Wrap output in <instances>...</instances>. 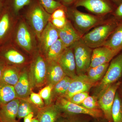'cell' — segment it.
Listing matches in <instances>:
<instances>
[{
    "instance_id": "obj_1",
    "label": "cell",
    "mask_w": 122,
    "mask_h": 122,
    "mask_svg": "<svg viewBox=\"0 0 122 122\" xmlns=\"http://www.w3.org/2000/svg\"><path fill=\"white\" fill-rule=\"evenodd\" d=\"M119 23V22L113 16L85 34L81 39L92 49L102 46L113 32Z\"/></svg>"
},
{
    "instance_id": "obj_2",
    "label": "cell",
    "mask_w": 122,
    "mask_h": 122,
    "mask_svg": "<svg viewBox=\"0 0 122 122\" xmlns=\"http://www.w3.org/2000/svg\"><path fill=\"white\" fill-rule=\"evenodd\" d=\"M122 77V51L110 62L102 79L95 87L93 95L98 99L112 84L120 81Z\"/></svg>"
},
{
    "instance_id": "obj_3",
    "label": "cell",
    "mask_w": 122,
    "mask_h": 122,
    "mask_svg": "<svg viewBox=\"0 0 122 122\" xmlns=\"http://www.w3.org/2000/svg\"><path fill=\"white\" fill-rule=\"evenodd\" d=\"M71 47L74 54L77 75L86 74L90 66L93 49L81 39Z\"/></svg>"
},
{
    "instance_id": "obj_4",
    "label": "cell",
    "mask_w": 122,
    "mask_h": 122,
    "mask_svg": "<svg viewBox=\"0 0 122 122\" xmlns=\"http://www.w3.org/2000/svg\"><path fill=\"white\" fill-rule=\"evenodd\" d=\"M71 15L74 28L81 37L105 20L100 16L84 13L75 8L71 10Z\"/></svg>"
},
{
    "instance_id": "obj_5",
    "label": "cell",
    "mask_w": 122,
    "mask_h": 122,
    "mask_svg": "<svg viewBox=\"0 0 122 122\" xmlns=\"http://www.w3.org/2000/svg\"><path fill=\"white\" fill-rule=\"evenodd\" d=\"M55 104L59 107L62 114L65 115L83 114L89 116L95 119L104 118L102 112L100 109H87L81 105L71 102L62 97H57Z\"/></svg>"
},
{
    "instance_id": "obj_6",
    "label": "cell",
    "mask_w": 122,
    "mask_h": 122,
    "mask_svg": "<svg viewBox=\"0 0 122 122\" xmlns=\"http://www.w3.org/2000/svg\"><path fill=\"white\" fill-rule=\"evenodd\" d=\"M75 5L84 7L99 16L112 14L117 7L111 0H75Z\"/></svg>"
},
{
    "instance_id": "obj_7",
    "label": "cell",
    "mask_w": 122,
    "mask_h": 122,
    "mask_svg": "<svg viewBox=\"0 0 122 122\" xmlns=\"http://www.w3.org/2000/svg\"><path fill=\"white\" fill-rule=\"evenodd\" d=\"M121 83L118 81L109 86L98 99L100 109L102 111L104 118L108 122H113L112 116V109L116 93Z\"/></svg>"
},
{
    "instance_id": "obj_8",
    "label": "cell",
    "mask_w": 122,
    "mask_h": 122,
    "mask_svg": "<svg viewBox=\"0 0 122 122\" xmlns=\"http://www.w3.org/2000/svg\"><path fill=\"white\" fill-rule=\"evenodd\" d=\"M51 15L46 11L41 5H35L30 13V22L39 39L43 30L51 18Z\"/></svg>"
},
{
    "instance_id": "obj_9",
    "label": "cell",
    "mask_w": 122,
    "mask_h": 122,
    "mask_svg": "<svg viewBox=\"0 0 122 122\" xmlns=\"http://www.w3.org/2000/svg\"><path fill=\"white\" fill-rule=\"evenodd\" d=\"M46 62L41 56L38 55L31 64L29 74L31 87L43 85L46 78Z\"/></svg>"
},
{
    "instance_id": "obj_10",
    "label": "cell",
    "mask_w": 122,
    "mask_h": 122,
    "mask_svg": "<svg viewBox=\"0 0 122 122\" xmlns=\"http://www.w3.org/2000/svg\"><path fill=\"white\" fill-rule=\"evenodd\" d=\"M96 85L88 78L86 74L77 75L73 79L68 91L63 98L69 100L75 94L89 92L90 90Z\"/></svg>"
},
{
    "instance_id": "obj_11",
    "label": "cell",
    "mask_w": 122,
    "mask_h": 122,
    "mask_svg": "<svg viewBox=\"0 0 122 122\" xmlns=\"http://www.w3.org/2000/svg\"><path fill=\"white\" fill-rule=\"evenodd\" d=\"M119 53L105 46L93 49L90 67L94 68L105 63H109Z\"/></svg>"
},
{
    "instance_id": "obj_12",
    "label": "cell",
    "mask_w": 122,
    "mask_h": 122,
    "mask_svg": "<svg viewBox=\"0 0 122 122\" xmlns=\"http://www.w3.org/2000/svg\"><path fill=\"white\" fill-rule=\"evenodd\" d=\"M58 62L66 76L73 79L77 76L74 54L72 47L66 49Z\"/></svg>"
},
{
    "instance_id": "obj_13",
    "label": "cell",
    "mask_w": 122,
    "mask_h": 122,
    "mask_svg": "<svg viewBox=\"0 0 122 122\" xmlns=\"http://www.w3.org/2000/svg\"><path fill=\"white\" fill-rule=\"evenodd\" d=\"M58 29L59 38L66 48L72 46L81 38L71 22L68 20L63 28Z\"/></svg>"
},
{
    "instance_id": "obj_14",
    "label": "cell",
    "mask_w": 122,
    "mask_h": 122,
    "mask_svg": "<svg viewBox=\"0 0 122 122\" xmlns=\"http://www.w3.org/2000/svg\"><path fill=\"white\" fill-rule=\"evenodd\" d=\"M59 38L57 28L49 21L42 33L40 38L42 49L46 53L48 49Z\"/></svg>"
},
{
    "instance_id": "obj_15",
    "label": "cell",
    "mask_w": 122,
    "mask_h": 122,
    "mask_svg": "<svg viewBox=\"0 0 122 122\" xmlns=\"http://www.w3.org/2000/svg\"><path fill=\"white\" fill-rule=\"evenodd\" d=\"M20 100L15 98L0 107L1 122H18L16 120Z\"/></svg>"
},
{
    "instance_id": "obj_16",
    "label": "cell",
    "mask_w": 122,
    "mask_h": 122,
    "mask_svg": "<svg viewBox=\"0 0 122 122\" xmlns=\"http://www.w3.org/2000/svg\"><path fill=\"white\" fill-rule=\"evenodd\" d=\"M46 79L48 85L54 86L66 75L58 61H47Z\"/></svg>"
},
{
    "instance_id": "obj_17",
    "label": "cell",
    "mask_w": 122,
    "mask_h": 122,
    "mask_svg": "<svg viewBox=\"0 0 122 122\" xmlns=\"http://www.w3.org/2000/svg\"><path fill=\"white\" fill-rule=\"evenodd\" d=\"M62 114L56 105L50 104L38 110L36 117L39 122H55Z\"/></svg>"
},
{
    "instance_id": "obj_18",
    "label": "cell",
    "mask_w": 122,
    "mask_h": 122,
    "mask_svg": "<svg viewBox=\"0 0 122 122\" xmlns=\"http://www.w3.org/2000/svg\"><path fill=\"white\" fill-rule=\"evenodd\" d=\"M14 87L17 98H25L29 96L32 87L27 72H24L20 75L18 81Z\"/></svg>"
},
{
    "instance_id": "obj_19",
    "label": "cell",
    "mask_w": 122,
    "mask_h": 122,
    "mask_svg": "<svg viewBox=\"0 0 122 122\" xmlns=\"http://www.w3.org/2000/svg\"><path fill=\"white\" fill-rule=\"evenodd\" d=\"M102 46L119 52L122 51V22H119Z\"/></svg>"
},
{
    "instance_id": "obj_20",
    "label": "cell",
    "mask_w": 122,
    "mask_h": 122,
    "mask_svg": "<svg viewBox=\"0 0 122 122\" xmlns=\"http://www.w3.org/2000/svg\"><path fill=\"white\" fill-rule=\"evenodd\" d=\"M16 40L19 45L27 51H30L32 49L31 35L26 25L24 23L20 24L18 29Z\"/></svg>"
},
{
    "instance_id": "obj_21",
    "label": "cell",
    "mask_w": 122,
    "mask_h": 122,
    "mask_svg": "<svg viewBox=\"0 0 122 122\" xmlns=\"http://www.w3.org/2000/svg\"><path fill=\"white\" fill-rule=\"evenodd\" d=\"M67 48L59 38L46 53V61H58L61 55Z\"/></svg>"
},
{
    "instance_id": "obj_22",
    "label": "cell",
    "mask_w": 122,
    "mask_h": 122,
    "mask_svg": "<svg viewBox=\"0 0 122 122\" xmlns=\"http://www.w3.org/2000/svg\"><path fill=\"white\" fill-rule=\"evenodd\" d=\"M16 98L14 86L0 82V107Z\"/></svg>"
},
{
    "instance_id": "obj_23",
    "label": "cell",
    "mask_w": 122,
    "mask_h": 122,
    "mask_svg": "<svg viewBox=\"0 0 122 122\" xmlns=\"http://www.w3.org/2000/svg\"><path fill=\"white\" fill-rule=\"evenodd\" d=\"M109 64L110 63H105L94 68L90 67L86 74L92 81L97 85L105 75Z\"/></svg>"
},
{
    "instance_id": "obj_24",
    "label": "cell",
    "mask_w": 122,
    "mask_h": 122,
    "mask_svg": "<svg viewBox=\"0 0 122 122\" xmlns=\"http://www.w3.org/2000/svg\"><path fill=\"white\" fill-rule=\"evenodd\" d=\"M20 76L17 70L14 67L6 66L0 82L14 86L18 81Z\"/></svg>"
},
{
    "instance_id": "obj_25",
    "label": "cell",
    "mask_w": 122,
    "mask_h": 122,
    "mask_svg": "<svg viewBox=\"0 0 122 122\" xmlns=\"http://www.w3.org/2000/svg\"><path fill=\"white\" fill-rule=\"evenodd\" d=\"M72 79L66 76L53 87L52 95L58 97H63L68 91Z\"/></svg>"
},
{
    "instance_id": "obj_26",
    "label": "cell",
    "mask_w": 122,
    "mask_h": 122,
    "mask_svg": "<svg viewBox=\"0 0 122 122\" xmlns=\"http://www.w3.org/2000/svg\"><path fill=\"white\" fill-rule=\"evenodd\" d=\"M113 122H122V98L117 91L112 109Z\"/></svg>"
},
{
    "instance_id": "obj_27",
    "label": "cell",
    "mask_w": 122,
    "mask_h": 122,
    "mask_svg": "<svg viewBox=\"0 0 122 122\" xmlns=\"http://www.w3.org/2000/svg\"><path fill=\"white\" fill-rule=\"evenodd\" d=\"M4 57L10 63L16 64H22L25 61V57L16 51L11 49L4 53Z\"/></svg>"
},
{
    "instance_id": "obj_28",
    "label": "cell",
    "mask_w": 122,
    "mask_h": 122,
    "mask_svg": "<svg viewBox=\"0 0 122 122\" xmlns=\"http://www.w3.org/2000/svg\"><path fill=\"white\" fill-rule=\"evenodd\" d=\"M35 110L32 107L27 101L20 100L17 118L18 119L23 118L31 113H34Z\"/></svg>"
},
{
    "instance_id": "obj_29",
    "label": "cell",
    "mask_w": 122,
    "mask_h": 122,
    "mask_svg": "<svg viewBox=\"0 0 122 122\" xmlns=\"http://www.w3.org/2000/svg\"><path fill=\"white\" fill-rule=\"evenodd\" d=\"M41 5L47 12L52 14L62 6L61 4L55 0H39Z\"/></svg>"
},
{
    "instance_id": "obj_30",
    "label": "cell",
    "mask_w": 122,
    "mask_h": 122,
    "mask_svg": "<svg viewBox=\"0 0 122 122\" xmlns=\"http://www.w3.org/2000/svg\"><path fill=\"white\" fill-rule=\"evenodd\" d=\"M80 105L90 110L100 109L98 99L96 96L93 95V96L89 95Z\"/></svg>"
},
{
    "instance_id": "obj_31",
    "label": "cell",
    "mask_w": 122,
    "mask_h": 122,
    "mask_svg": "<svg viewBox=\"0 0 122 122\" xmlns=\"http://www.w3.org/2000/svg\"><path fill=\"white\" fill-rule=\"evenodd\" d=\"M10 25L9 17L8 14H4L0 20V39L2 38L8 30Z\"/></svg>"
},
{
    "instance_id": "obj_32",
    "label": "cell",
    "mask_w": 122,
    "mask_h": 122,
    "mask_svg": "<svg viewBox=\"0 0 122 122\" xmlns=\"http://www.w3.org/2000/svg\"><path fill=\"white\" fill-rule=\"evenodd\" d=\"M53 86L52 85H48L39 92V95L41 98L45 101L47 105H50L49 103L52 95V90Z\"/></svg>"
},
{
    "instance_id": "obj_33",
    "label": "cell",
    "mask_w": 122,
    "mask_h": 122,
    "mask_svg": "<svg viewBox=\"0 0 122 122\" xmlns=\"http://www.w3.org/2000/svg\"><path fill=\"white\" fill-rule=\"evenodd\" d=\"M89 95V92H81L74 95L69 100L75 104L80 105Z\"/></svg>"
},
{
    "instance_id": "obj_34",
    "label": "cell",
    "mask_w": 122,
    "mask_h": 122,
    "mask_svg": "<svg viewBox=\"0 0 122 122\" xmlns=\"http://www.w3.org/2000/svg\"><path fill=\"white\" fill-rule=\"evenodd\" d=\"M30 100L34 105L41 109L44 107V103L42 99L39 94L32 92L30 94Z\"/></svg>"
},
{
    "instance_id": "obj_35",
    "label": "cell",
    "mask_w": 122,
    "mask_h": 122,
    "mask_svg": "<svg viewBox=\"0 0 122 122\" xmlns=\"http://www.w3.org/2000/svg\"><path fill=\"white\" fill-rule=\"evenodd\" d=\"M70 119V122H89L92 117L89 115L83 114L67 115Z\"/></svg>"
},
{
    "instance_id": "obj_36",
    "label": "cell",
    "mask_w": 122,
    "mask_h": 122,
    "mask_svg": "<svg viewBox=\"0 0 122 122\" xmlns=\"http://www.w3.org/2000/svg\"><path fill=\"white\" fill-rule=\"evenodd\" d=\"M30 0H14L13 7L16 12H18L25 5L30 3Z\"/></svg>"
},
{
    "instance_id": "obj_37",
    "label": "cell",
    "mask_w": 122,
    "mask_h": 122,
    "mask_svg": "<svg viewBox=\"0 0 122 122\" xmlns=\"http://www.w3.org/2000/svg\"><path fill=\"white\" fill-rule=\"evenodd\" d=\"M67 21L66 17H65L52 19L51 22L57 28L59 29L62 28L65 25Z\"/></svg>"
},
{
    "instance_id": "obj_38",
    "label": "cell",
    "mask_w": 122,
    "mask_h": 122,
    "mask_svg": "<svg viewBox=\"0 0 122 122\" xmlns=\"http://www.w3.org/2000/svg\"><path fill=\"white\" fill-rule=\"evenodd\" d=\"M112 14L119 22H122V3L117 7Z\"/></svg>"
},
{
    "instance_id": "obj_39",
    "label": "cell",
    "mask_w": 122,
    "mask_h": 122,
    "mask_svg": "<svg viewBox=\"0 0 122 122\" xmlns=\"http://www.w3.org/2000/svg\"><path fill=\"white\" fill-rule=\"evenodd\" d=\"M66 17L65 13L62 9L61 8L57 9L51 15V19H56V18H62Z\"/></svg>"
},
{
    "instance_id": "obj_40",
    "label": "cell",
    "mask_w": 122,
    "mask_h": 122,
    "mask_svg": "<svg viewBox=\"0 0 122 122\" xmlns=\"http://www.w3.org/2000/svg\"><path fill=\"white\" fill-rule=\"evenodd\" d=\"M55 122H70L69 117L62 114Z\"/></svg>"
},
{
    "instance_id": "obj_41",
    "label": "cell",
    "mask_w": 122,
    "mask_h": 122,
    "mask_svg": "<svg viewBox=\"0 0 122 122\" xmlns=\"http://www.w3.org/2000/svg\"><path fill=\"white\" fill-rule=\"evenodd\" d=\"M34 114L31 113L24 118V122H32L33 118L34 117Z\"/></svg>"
},
{
    "instance_id": "obj_42",
    "label": "cell",
    "mask_w": 122,
    "mask_h": 122,
    "mask_svg": "<svg viewBox=\"0 0 122 122\" xmlns=\"http://www.w3.org/2000/svg\"><path fill=\"white\" fill-rule=\"evenodd\" d=\"M5 66H6L5 65L4 62L1 60V59H0V81L1 79L2 73Z\"/></svg>"
},
{
    "instance_id": "obj_43",
    "label": "cell",
    "mask_w": 122,
    "mask_h": 122,
    "mask_svg": "<svg viewBox=\"0 0 122 122\" xmlns=\"http://www.w3.org/2000/svg\"><path fill=\"white\" fill-rule=\"evenodd\" d=\"M111 0L117 7L122 3V0Z\"/></svg>"
},
{
    "instance_id": "obj_44",
    "label": "cell",
    "mask_w": 122,
    "mask_h": 122,
    "mask_svg": "<svg viewBox=\"0 0 122 122\" xmlns=\"http://www.w3.org/2000/svg\"><path fill=\"white\" fill-rule=\"evenodd\" d=\"M118 93H119L120 96L122 98V81H121V83H120V86H119V87L118 90Z\"/></svg>"
},
{
    "instance_id": "obj_45",
    "label": "cell",
    "mask_w": 122,
    "mask_h": 122,
    "mask_svg": "<svg viewBox=\"0 0 122 122\" xmlns=\"http://www.w3.org/2000/svg\"><path fill=\"white\" fill-rule=\"evenodd\" d=\"M62 1L66 4H69L73 1L74 0H62Z\"/></svg>"
},
{
    "instance_id": "obj_46",
    "label": "cell",
    "mask_w": 122,
    "mask_h": 122,
    "mask_svg": "<svg viewBox=\"0 0 122 122\" xmlns=\"http://www.w3.org/2000/svg\"><path fill=\"white\" fill-rule=\"evenodd\" d=\"M96 122H108L104 118L97 119Z\"/></svg>"
},
{
    "instance_id": "obj_47",
    "label": "cell",
    "mask_w": 122,
    "mask_h": 122,
    "mask_svg": "<svg viewBox=\"0 0 122 122\" xmlns=\"http://www.w3.org/2000/svg\"><path fill=\"white\" fill-rule=\"evenodd\" d=\"M32 122H39L38 119L36 117H34L32 120Z\"/></svg>"
},
{
    "instance_id": "obj_48",
    "label": "cell",
    "mask_w": 122,
    "mask_h": 122,
    "mask_svg": "<svg viewBox=\"0 0 122 122\" xmlns=\"http://www.w3.org/2000/svg\"><path fill=\"white\" fill-rule=\"evenodd\" d=\"M1 0H0V9L1 8Z\"/></svg>"
},
{
    "instance_id": "obj_49",
    "label": "cell",
    "mask_w": 122,
    "mask_h": 122,
    "mask_svg": "<svg viewBox=\"0 0 122 122\" xmlns=\"http://www.w3.org/2000/svg\"><path fill=\"white\" fill-rule=\"evenodd\" d=\"M0 122H1V121H0Z\"/></svg>"
}]
</instances>
